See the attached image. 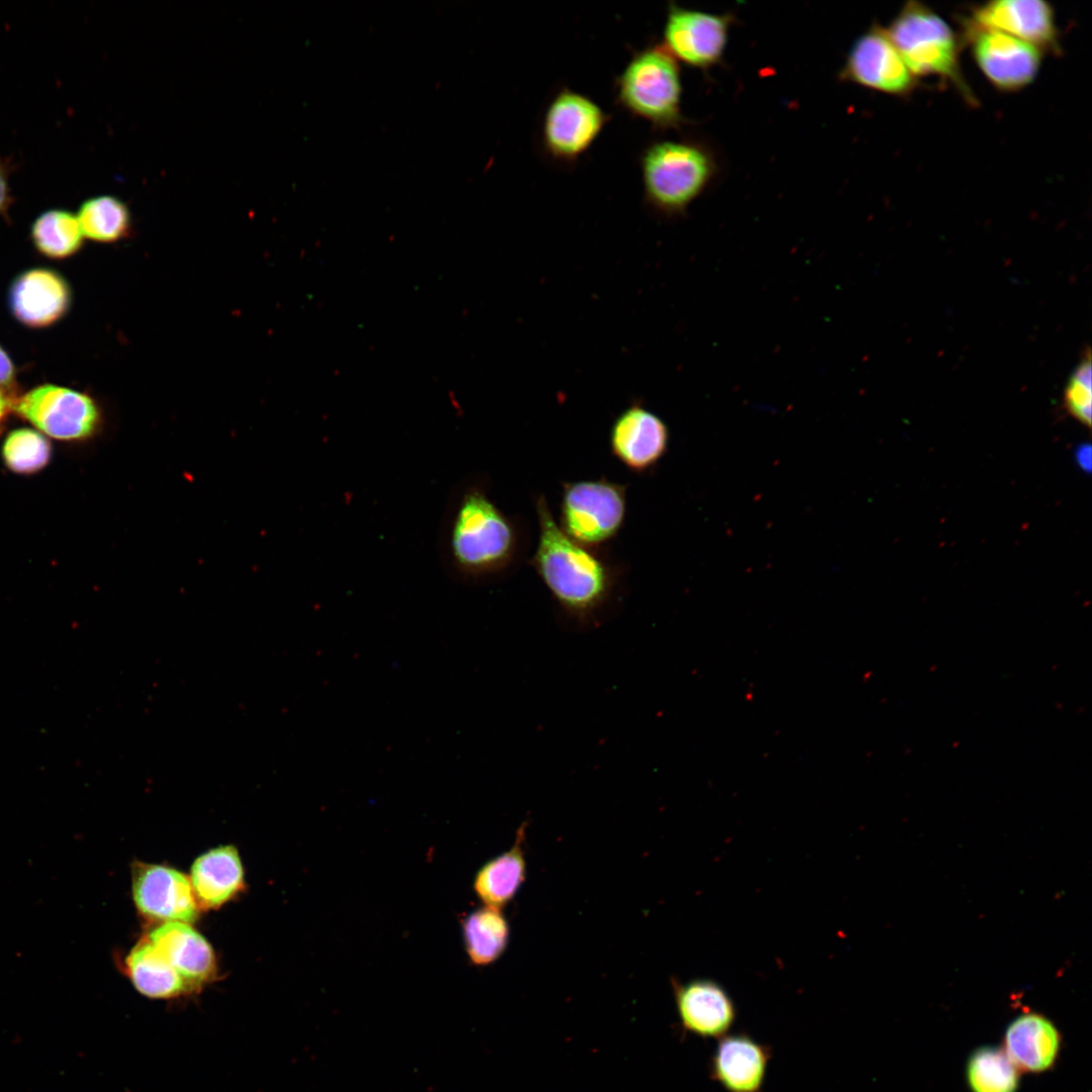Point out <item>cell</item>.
Segmentation results:
<instances>
[{"mask_svg": "<svg viewBox=\"0 0 1092 1092\" xmlns=\"http://www.w3.org/2000/svg\"><path fill=\"white\" fill-rule=\"evenodd\" d=\"M681 90L677 62L661 43L635 52L615 83L617 104L660 130L684 122Z\"/></svg>", "mask_w": 1092, "mask_h": 1092, "instance_id": "5", "label": "cell"}, {"mask_svg": "<svg viewBox=\"0 0 1092 1092\" xmlns=\"http://www.w3.org/2000/svg\"><path fill=\"white\" fill-rule=\"evenodd\" d=\"M14 412L39 432L62 441L94 437L102 423L100 408L86 393L56 384H42L12 403Z\"/></svg>", "mask_w": 1092, "mask_h": 1092, "instance_id": "7", "label": "cell"}, {"mask_svg": "<svg viewBox=\"0 0 1092 1092\" xmlns=\"http://www.w3.org/2000/svg\"><path fill=\"white\" fill-rule=\"evenodd\" d=\"M9 187L5 174L0 170V213H2L9 203Z\"/></svg>", "mask_w": 1092, "mask_h": 1092, "instance_id": "30", "label": "cell"}, {"mask_svg": "<svg viewBox=\"0 0 1092 1092\" xmlns=\"http://www.w3.org/2000/svg\"><path fill=\"white\" fill-rule=\"evenodd\" d=\"M8 406H9L8 401L5 398L3 392L0 390V422L4 419V417H5L6 413H7Z\"/></svg>", "mask_w": 1092, "mask_h": 1092, "instance_id": "32", "label": "cell"}, {"mask_svg": "<svg viewBox=\"0 0 1092 1092\" xmlns=\"http://www.w3.org/2000/svg\"><path fill=\"white\" fill-rule=\"evenodd\" d=\"M731 14H713L669 3L662 47L681 63L697 69L718 64L724 54Z\"/></svg>", "mask_w": 1092, "mask_h": 1092, "instance_id": "10", "label": "cell"}, {"mask_svg": "<svg viewBox=\"0 0 1092 1092\" xmlns=\"http://www.w3.org/2000/svg\"><path fill=\"white\" fill-rule=\"evenodd\" d=\"M15 369L8 354L0 347V387L7 388L14 382Z\"/></svg>", "mask_w": 1092, "mask_h": 1092, "instance_id": "29", "label": "cell"}, {"mask_svg": "<svg viewBox=\"0 0 1092 1092\" xmlns=\"http://www.w3.org/2000/svg\"><path fill=\"white\" fill-rule=\"evenodd\" d=\"M147 938L196 993L215 978L213 949L188 923H162Z\"/></svg>", "mask_w": 1092, "mask_h": 1092, "instance_id": "18", "label": "cell"}, {"mask_svg": "<svg viewBox=\"0 0 1092 1092\" xmlns=\"http://www.w3.org/2000/svg\"><path fill=\"white\" fill-rule=\"evenodd\" d=\"M643 196L647 206L665 217L678 216L710 183L715 163L701 145L656 140L640 155Z\"/></svg>", "mask_w": 1092, "mask_h": 1092, "instance_id": "3", "label": "cell"}, {"mask_svg": "<svg viewBox=\"0 0 1092 1092\" xmlns=\"http://www.w3.org/2000/svg\"><path fill=\"white\" fill-rule=\"evenodd\" d=\"M965 39L986 79L998 90L1014 92L1035 79L1042 52L1004 32L965 23Z\"/></svg>", "mask_w": 1092, "mask_h": 1092, "instance_id": "9", "label": "cell"}, {"mask_svg": "<svg viewBox=\"0 0 1092 1092\" xmlns=\"http://www.w3.org/2000/svg\"><path fill=\"white\" fill-rule=\"evenodd\" d=\"M461 927L466 954L474 966L494 963L508 947L511 930L502 909L479 907L464 917Z\"/></svg>", "mask_w": 1092, "mask_h": 1092, "instance_id": "23", "label": "cell"}, {"mask_svg": "<svg viewBox=\"0 0 1092 1092\" xmlns=\"http://www.w3.org/2000/svg\"><path fill=\"white\" fill-rule=\"evenodd\" d=\"M1077 461L1083 469L1089 470L1091 468V449L1088 445L1081 446L1078 449Z\"/></svg>", "mask_w": 1092, "mask_h": 1092, "instance_id": "31", "label": "cell"}, {"mask_svg": "<svg viewBox=\"0 0 1092 1092\" xmlns=\"http://www.w3.org/2000/svg\"><path fill=\"white\" fill-rule=\"evenodd\" d=\"M609 120L610 116L592 98L563 87L543 115V151L552 161L573 164L588 151Z\"/></svg>", "mask_w": 1092, "mask_h": 1092, "instance_id": "8", "label": "cell"}, {"mask_svg": "<svg viewBox=\"0 0 1092 1092\" xmlns=\"http://www.w3.org/2000/svg\"><path fill=\"white\" fill-rule=\"evenodd\" d=\"M840 79L899 97L911 94L917 84L886 29L877 24L854 41Z\"/></svg>", "mask_w": 1092, "mask_h": 1092, "instance_id": "11", "label": "cell"}, {"mask_svg": "<svg viewBox=\"0 0 1092 1092\" xmlns=\"http://www.w3.org/2000/svg\"><path fill=\"white\" fill-rule=\"evenodd\" d=\"M967 1079L972 1092H1016L1018 1070L1004 1050L985 1045L977 1049L967 1064Z\"/></svg>", "mask_w": 1092, "mask_h": 1092, "instance_id": "26", "label": "cell"}, {"mask_svg": "<svg viewBox=\"0 0 1092 1092\" xmlns=\"http://www.w3.org/2000/svg\"><path fill=\"white\" fill-rule=\"evenodd\" d=\"M83 239L77 215L67 210H48L32 223L31 240L34 247L51 259L71 257L81 249Z\"/></svg>", "mask_w": 1092, "mask_h": 1092, "instance_id": "24", "label": "cell"}, {"mask_svg": "<svg viewBox=\"0 0 1092 1092\" xmlns=\"http://www.w3.org/2000/svg\"><path fill=\"white\" fill-rule=\"evenodd\" d=\"M886 31L915 78L938 77L954 86L969 103L977 102L963 77L960 41L931 8L907 2Z\"/></svg>", "mask_w": 1092, "mask_h": 1092, "instance_id": "4", "label": "cell"}, {"mask_svg": "<svg viewBox=\"0 0 1092 1092\" xmlns=\"http://www.w3.org/2000/svg\"><path fill=\"white\" fill-rule=\"evenodd\" d=\"M668 442L666 424L640 403H632L624 408L610 429L612 454L637 473L653 468L666 453Z\"/></svg>", "mask_w": 1092, "mask_h": 1092, "instance_id": "14", "label": "cell"}, {"mask_svg": "<svg viewBox=\"0 0 1092 1092\" xmlns=\"http://www.w3.org/2000/svg\"><path fill=\"white\" fill-rule=\"evenodd\" d=\"M968 21L1012 35L1041 52L1059 54L1061 49L1054 9L1045 1H990L973 8Z\"/></svg>", "mask_w": 1092, "mask_h": 1092, "instance_id": "13", "label": "cell"}, {"mask_svg": "<svg viewBox=\"0 0 1092 1092\" xmlns=\"http://www.w3.org/2000/svg\"><path fill=\"white\" fill-rule=\"evenodd\" d=\"M77 218L83 236L95 242H116L126 237L130 230L127 206L110 195L96 196L83 202Z\"/></svg>", "mask_w": 1092, "mask_h": 1092, "instance_id": "25", "label": "cell"}, {"mask_svg": "<svg viewBox=\"0 0 1092 1092\" xmlns=\"http://www.w3.org/2000/svg\"><path fill=\"white\" fill-rule=\"evenodd\" d=\"M524 836L522 826L513 846L486 861L475 874L472 887L485 906L502 909L515 898L525 882Z\"/></svg>", "mask_w": 1092, "mask_h": 1092, "instance_id": "22", "label": "cell"}, {"mask_svg": "<svg viewBox=\"0 0 1092 1092\" xmlns=\"http://www.w3.org/2000/svg\"><path fill=\"white\" fill-rule=\"evenodd\" d=\"M535 507L539 537L531 565L568 617L592 624L612 598L615 574L590 548L560 529L543 495Z\"/></svg>", "mask_w": 1092, "mask_h": 1092, "instance_id": "1", "label": "cell"}, {"mask_svg": "<svg viewBox=\"0 0 1092 1092\" xmlns=\"http://www.w3.org/2000/svg\"><path fill=\"white\" fill-rule=\"evenodd\" d=\"M2 459L8 469L18 474H31L46 467L51 459L52 447L39 432L21 428L11 431L5 438Z\"/></svg>", "mask_w": 1092, "mask_h": 1092, "instance_id": "27", "label": "cell"}, {"mask_svg": "<svg viewBox=\"0 0 1092 1092\" xmlns=\"http://www.w3.org/2000/svg\"><path fill=\"white\" fill-rule=\"evenodd\" d=\"M68 282L55 270L32 268L19 274L9 289L15 318L29 328H44L60 321L71 305Z\"/></svg>", "mask_w": 1092, "mask_h": 1092, "instance_id": "17", "label": "cell"}, {"mask_svg": "<svg viewBox=\"0 0 1092 1092\" xmlns=\"http://www.w3.org/2000/svg\"><path fill=\"white\" fill-rule=\"evenodd\" d=\"M132 895L140 913L154 921L191 923L198 916L189 878L172 868L136 862Z\"/></svg>", "mask_w": 1092, "mask_h": 1092, "instance_id": "12", "label": "cell"}, {"mask_svg": "<svg viewBox=\"0 0 1092 1092\" xmlns=\"http://www.w3.org/2000/svg\"><path fill=\"white\" fill-rule=\"evenodd\" d=\"M518 536L512 521L479 486L465 488L454 503L445 548L455 572L483 577L504 570L514 559Z\"/></svg>", "mask_w": 1092, "mask_h": 1092, "instance_id": "2", "label": "cell"}, {"mask_svg": "<svg viewBox=\"0 0 1092 1092\" xmlns=\"http://www.w3.org/2000/svg\"><path fill=\"white\" fill-rule=\"evenodd\" d=\"M772 1050L745 1031L718 1039L709 1062V1076L726 1092H762Z\"/></svg>", "mask_w": 1092, "mask_h": 1092, "instance_id": "16", "label": "cell"}, {"mask_svg": "<svg viewBox=\"0 0 1092 1092\" xmlns=\"http://www.w3.org/2000/svg\"><path fill=\"white\" fill-rule=\"evenodd\" d=\"M681 1029L704 1039L726 1035L737 1020V1007L727 990L712 979L672 980Z\"/></svg>", "mask_w": 1092, "mask_h": 1092, "instance_id": "15", "label": "cell"}, {"mask_svg": "<svg viewBox=\"0 0 1092 1092\" xmlns=\"http://www.w3.org/2000/svg\"><path fill=\"white\" fill-rule=\"evenodd\" d=\"M190 883L199 908H216L244 885V871L234 846H220L200 855L191 868Z\"/></svg>", "mask_w": 1092, "mask_h": 1092, "instance_id": "20", "label": "cell"}, {"mask_svg": "<svg viewBox=\"0 0 1092 1092\" xmlns=\"http://www.w3.org/2000/svg\"><path fill=\"white\" fill-rule=\"evenodd\" d=\"M626 486L605 478L562 484L560 529L587 548L612 540L626 516Z\"/></svg>", "mask_w": 1092, "mask_h": 1092, "instance_id": "6", "label": "cell"}, {"mask_svg": "<svg viewBox=\"0 0 1092 1092\" xmlns=\"http://www.w3.org/2000/svg\"><path fill=\"white\" fill-rule=\"evenodd\" d=\"M124 970L133 987L152 999H176L196 993L147 938L128 953Z\"/></svg>", "mask_w": 1092, "mask_h": 1092, "instance_id": "21", "label": "cell"}, {"mask_svg": "<svg viewBox=\"0 0 1092 1092\" xmlns=\"http://www.w3.org/2000/svg\"><path fill=\"white\" fill-rule=\"evenodd\" d=\"M1061 1035L1051 1020L1037 1013L1014 1019L1004 1035V1052L1017 1070L1040 1073L1059 1056Z\"/></svg>", "mask_w": 1092, "mask_h": 1092, "instance_id": "19", "label": "cell"}, {"mask_svg": "<svg viewBox=\"0 0 1092 1092\" xmlns=\"http://www.w3.org/2000/svg\"><path fill=\"white\" fill-rule=\"evenodd\" d=\"M1068 412L1080 423L1090 427L1092 413V370L1087 350L1072 373L1065 390Z\"/></svg>", "mask_w": 1092, "mask_h": 1092, "instance_id": "28", "label": "cell"}]
</instances>
